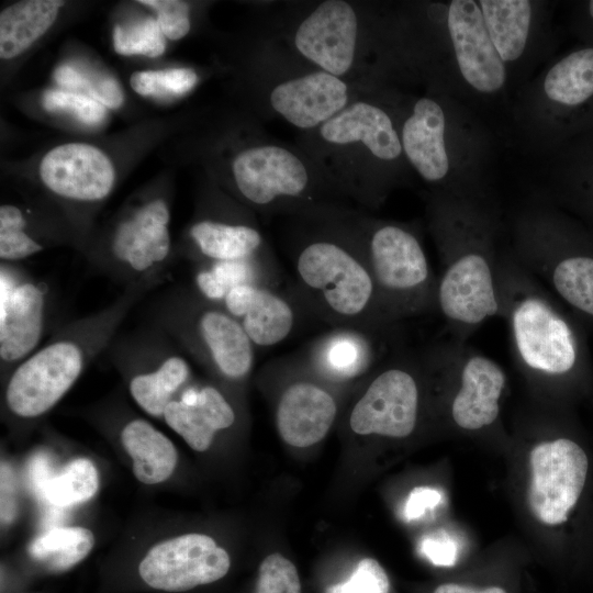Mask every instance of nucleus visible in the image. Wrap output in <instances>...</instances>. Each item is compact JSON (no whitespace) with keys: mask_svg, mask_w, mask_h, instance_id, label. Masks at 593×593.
Segmentation results:
<instances>
[{"mask_svg":"<svg viewBox=\"0 0 593 593\" xmlns=\"http://www.w3.org/2000/svg\"><path fill=\"white\" fill-rule=\"evenodd\" d=\"M262 25L317 68L368 92L429 87L428 2L268 1Z\"/></svg>","mask_w":593,"mask_h":593,"instance_id":"nucleus-1","label":"nucleus"},{"mask_svg":"<svg viewBox=\"0 0 593 593\" xmlns=\"http://www.w3.org/2000/svg\"><path fill=\"white\" fill-rule=\"evenodd\" d=\"M427 227L440 259L437 311L452 339L466 343L484 322L503 317L497 222L484 199L428 191Z\"/></svg>","mask_w":593,"mask_h":593,"instance_id":"nucleus-2","label":"nucleus"},{"mask_svg":"<svg viewBox=\"0 0 593 593\" xmlns=\"http://www.w3.org/2000/svg\"><path fill=\"white\" fill-rule=\"evenodd\" d=\"M353 208L338 205L295 220L292 261L300 304L334 326L392 333L353 222Z\"/></svg>","mask_w":593,"mask_h":593,"instance_id":"nucleus-3","label":"nucleus"},{"mask_svg":"<svg viewBox=\"0 0 593 593\" xmlns=\"http://www.w3.org/2000/svg\"><path fill=\"white\" fill-rule=\"evenodd\" d=\"M396 92L362 96L295 139L343 198L362 209H380L412 179L396 126Z\"/></svg>","mask_w":593,"mask_h":593,"instance_id":"nucleus-4","label":"nucleus"},{"mask_svg":"<svg viewBox=\"0 0 593 593\" xmlns=\"http://www.w3.org/2000/svg\"><path fill=\"white\" fill-rule=\"evenodd\" d=\"M393 107L405 159L429 191L484 199L485 137L454 96L439 87L399 91Z\"/></svg>","mask_w":593,"mask_h":593,"instance_id":"nucleus-5","label":"nucleus"},{"mask_svg":"<svg viewBox=\"0 0 593 593\" xmlns=\"http://www.w3.org/2000/svg\"><path fill=\"white\" fill-rule=\"evenodd\" d=\"M153 284H133L107 306L59 327L5 379L3 403L11 417L30 422L48 413L87 367L105 353L125 317Z\"/></svg>","mask_w":593,"mask_h":593,"instance_id":"nucleus-6","label":"nucleus"},{"mask_svg":"<svg viewBox=\"0 0 593 593\" xmlns=\"http://www.w3.org/2000/svg\"><path fill=\"white\" fill-rule=\"evenodd\" d=\"M243 75L258 119L315 130L368 92L307 61L264 25Z\"/></svg>","mask_w":593,"mask_h":593,"instance_id":"nucleus-7","label":"nucleus"},{"mask_svg":"<svg viewBox=\"0 0 593 593\" xmlns=\"http://www.w3.org/2000/svg\"><path fill=\"white\" fill-rule=\"evenodd\" d=\"M353 222L389 322L437 311V277L416 228L354 209Z\"/></svg>","mask_w":593,"mask_h":593,"instance_id":"nucleus-8","label":"nucleus"},{"mask_svg":"<svg viewBox=\"0 0 593 593\" xmlns=\"http://www.w3.org/2000/svg\"><path fill=\"white\" fill-rule=\"evenodd\" d=\"M152 315L154 326L217 380L238 385L250 376L255 345L237 320L194 288L165 292Z\"/></svg>","mask_w":593,"mask_h":593,"instance_id":"nucleus-9","label":"nucleus"},{"mask_svg":"<svg viewBox=\"0 0 593 593\" xmlns=\"http://www.w3.org/2000/svg\"><path fill=\"white\" fill-rule=\"evenodd\" d=\"M499 281L503 317L521 367L539 377L569 373L578 361L577 340L569 323L513 256L501 258Z\"/></svg>","mask_w":593,"mask_h":593,"instance_id":"nucleus-10","label":"nucleus"},{"mask_svg":"<svg viewBox=\"0 0 593 593\" xmlns=\"http://www.w3.org/2000/svg\"><path fill=\"white\" fill-rule=\"evenodd\" d=\"M170 210L163 198H152L121 216L107 240L90 250L92 269L126 288L161 286L172 260Z\"/></svg>","mask_w":593,"mask_h":593,"instance_id":"nucleus-11","label":"nucleus"},{"mask_svg":"<svg viewBox=\"0 0 593 593\" xmlns=\"http://www.w3.org/2000/svg\"><path fill=\"white\" fill-rule=\"evenodd\" d=\"M593 101V46L553 61L523 91L515 109L523 137L539 149L562 138L569 120Z\"/></svg>","mask_w":593,"mask_h":593,"instance_id":"nucleus-12","label":"nucleus"},{"mask_svg":"<svg viewBox=\"0 0 593 593\" xmlns=\"http://www.w3.org/2000/svg\"><path fill=\"white\" fill-rule=\"evenodd\" d=\"M125 377L134 402L163 417L166 406L193 380L188 356L156 326L116 335L105 351Z\"/></svg>","mask_w":593,"mask_h":593,"instance_id":"nucleus-13","label":"nucleus"},{"mask_svg":"<svg viewBox=\"0 0 593 593\" xmlns=\"http://www.w3.org/2000/svg\"><path fill=\"white\" fill-rule=\"evenodd\" d=\"M436 13L449 91L454 70L459 81L478 94L503 91L510 74L490 38L478 2H436Z\"/></svg>","mask_w":593,"mask_h":593,"instance_id":"nucleus-14","label":"nucleus"},{"mask_svg":"<svg viewBox=\"0 0 593 593\" xmlns=\"http://www.w3.org/2000/svg\"><path fill=\"white\" fill-rule=\"evenodd\" d=\"M49 286L18 264H0V367L4 379L33 354L49 325Z\"/></svg>","mask_w":593,"mask_h":593,"instance_id":"nucleus-15","label":"nucleus"},{"mask_svg":"<svg viewBox=\"0 0 593 593\" xmlns=\"http://www.w3.org/2000/svg\"><path fill=\"white\" fill-rule=\"evenodd\" d=\"M411 357L381 367L354 403L349 429L360 436L379 435L391 438L410 436L416 427L421 405V385ZM419 361V360H418Z\"/></svg>","mask_w":593,"mask_h":593,"instance_id":"nucleus-16","label":"nucleus"},{"mask_svg":"<svg viewBox=\"0 0 593 593\" xmlns=\"http://www.w3.org/2000/svg\"><path fill=\"white\" fill-rule=\"evenodd\" d=\"M529 466L532 514L547 525L566 522L585 483L589 463L584 450L567 438L544 441L530 450Z\"/></svg>","mask_w":593,"mask_h":593,"instance_id":"nucleus-17","label":"nucleus"},{"mask_svg":"<svg viewBox=\"0 0 593 593\" xmlns=\"http://www.w3.org/2000/svg\"><path fill=\"white\" fill-rule=\"evenodd\" d=\"M432 347L456 380L450 403L454 423L468 430L492 425L506 385L502 367L463 342L452 339Z\"/></svg>","mask_w":593,"mask_h":593,"instance_id":"nucleus-18","label":"nucleus"},{"mask_svg":"<svg viewBox=\"0 0 593 593\" xmlns=\"http://www.w3.org/2000/svg\"><path fill=\"white\" fill-rule=\"evenodd\" d=\"M231 558L204 534L190 533L154 545L138 564V574L149 588L184 592L226 575Z\"/></svg>","mask_w":593,"mask_h":593,"instance_id":"nucleus-19","label":"nucleus"},{"mask_svg":"<svg viewBox=\"0 0 593 593\" xmlns=\"http://www.w3.org/2000/svg\"><path fill=\"white\" fill-rule=\"evenodd\" d=\"M287 359L292 376L277 400L276 426L288 445L310 447L327 435L336 419L334 385L313 374L295 356Z\"/></svg>","mask_w":593,"mask_h":593,"instance_id":"nucleus-20","label":"nucleus"},{"mask_svg":"<svg viewBox=\"0 0 593 593\" xmlns=\"http://www.w3.org/2000/svg\"><path fill=\"white\" fill-rule=\"evenodd\" d=\"M391 334L334 326L295 357L317 378L342 387L370 373L383 359L384 343Z\"/></svg>","mask_w":593,"mask_h":593,"instance_id":"nucleus-21","label":"nucleus"},{"mask_svg":"<svg viewBox=\"0 0 593 593\" xmlns=\"http://www.w3.org/2000/svg\"><path fill=\"white\" fill-rule=\"evenodd\" d=\"M40 177L54 195L70 203L93 205L110 194L115 172L99 148L68 143L54 147L43 157Z\"/></svg>","mask_w":593,"mask_h":593,"instance_id":"nucleus-22","label":"nucleus"},{"mask_svg":"<svg viewBox=\"0 0 593 593\" xmlns=\"http://www.w3.org/2000/svg\"><path fill=\"white\" fill-rule=\"evenodd\" d=\"M187 238L186 254L194 267L226 262L278 265L250 209L237 219L200 216L189 226Z\"/></svg>","mask_w":593,"mask_h":593,"instance_id":"nucleus-23","label":"nucleus"},{"mask_svg":"<svg viewBox=\"0 0 593 593\" xmlns=\"http://www.w3.org/2000/svg\"><path fill=\"white\" fill-rule=\"evenodd\" d=\"M239 322L256 348L273 347L287 339L302 306L278 287L243 281L228 287L216 303Z\"/></svg>","mask_w":593,"mask_h":593,"instance_id":"nucleus-24","label":"nucleus"},{"mask_svg":"<svg viewBox=\"0 0 593 593\" xmlns=\"http://www.w3.org/2000/svg\"><path fill=\"white\" fill-rule=\"evenodd\" d=\"M163 418L190 448L203 452L219 433L235 426L237 411L220 385L191 382L166 406Z\"/></svg>","mask_w":593,"mask_h":593,"instance_id":"nucleus-25","label":"nucleus"},{"mask_svg":"<svg viewBox=\"0 0 593 593\" xmlns=\"http://www.w3.org/2000/svg\"><path fill=\"white\" fill-rule=\"evenodd\" d=\"M490 38L508 74L544 36V4L530 0H478Z\"/></svg>","mask_w":593,"mask_h":593,"instance_id":"nucleus-26","label":"nucleus"},{"mask_svg":"<svg viewBox=\"0 0 593 593\" xmlns=\"http://www.w3.org/2000/svg\"><path fill=\"white\" fill-rule=\"evenodd\" d=\"M122 447L132 459L135 478L144 484H158L174 473L178 452L172 441L149 422L125 419L119 432Z\"/></svg>","mask_w":593,"mask_h":593,"instance_id":"nucleus-27","label":"nucleus"},{"mask_svg":"<svg viewBox=\"0 0 593 593\" xmlns=\"http://www.w3.org/2000/svg\"><path fill=\"white\" fill-rule=\"evenodd\" d=\"M64 1L25 0L7 7L0 14V56L16 57L53 25Z\"/></svg>","mask_w":593,"mask_h":593,"instance_id":"nucleus-28","label":"nucleus"},{"mask_svg":"<svg viewBox=\"0 0 593 593\" xmlns=\"http://www.w3.org/2000/svg\"><path fill=\"white\" fill-rule=\"evenodd\" d=\"M94 545L93 533L85 527H57L38 536L30 556L53 572H63L82 561Z\"/></svg>","mask_w":593,"mask_h":593,"instance_id":"nucleus-29","label":"nucleus"},{"mask_svg":"<svg viewBox=\"0 0 593 593\" xmlns=\"http://www.w3.org/2000/svg\"><path fill=\"white\" fill-rule=\"evenodd\" d=\"M278 265L261 262H226L195 266L194 289L205 299L217 303L225 290L238 282L255 281L279 287Z\"/></svg>","mask_w":593,"mask_h":593,"instance_id":"nucleus-30","label":"nucleus"},{"mask_svg":"<svg viewBox=\"0 0 593 593\" xmlns=\"http://www.w3.org/2000/svg\"><path fill=\"white\" fill-rule=\"evenodd\" d=\"M98 489L99 473L94 463L87 458H77L48 481L45 496L52 504L64 507L90 500Z\"/></svg>","mask_w":593,"mask_h":593,"instance_id":"nucleus-31","label":"nucleus"},{"mask_svg":"<svg viewBox=\"0 0 593 593\" xmlns=\"http://www.w3.org/2000/svg\"><path fill=\"white\" fill-rule=\"evenodd\" d=\"M55 80L64 90L87 96L107 109H118L124 102V93L114 78L80 65L59 66L55 71Z\"/></svg>","mask_w":593,"mask_h":593,"instance_id":"nucleus-32","label":"nucleus"},{"mask_svg":"<svg viewBox=\"0 0 593 593\" xmlns=\"http://www.w3.org/2000/svg\"><path fill=\"white\" fill-rule=\"evenodd\" d=\"M199 81L189 67L136 71L131 76L132 89L144 97H180L191 91Z\"/></svg>","mask_w":593,"mask_h":593,"instance_id":"nucleus-33","label":"nucleus"},{"mask_svg":"<svg viewBox=\"0 0 593 593\" xmlns=\"http://www.w3.org/2000/svg\"><path fill=\"white\" fill-rule=\"evenodd\" d=\"M113 44L121 55L158 57L165 52V36L156 19L146 18L132 25H116Z\"/></svg>","mask_w":593,"mask_h":593,"instance_id":"nucleus-34","label":"nucleus"},{"mask_svg":"<svg viewBox=\"0 0 593 593\" xmlns=\"http://www.w3.org/2000/svg\"><path fill=\"white\" fill-rule=\"evenodd\" d=\"M43 105L47 111L67 112L88 125H97L107 118V108L81 93L52 89L43 94Z\"/></svg>","mask_w":593,"mask_h":593,"instance_id":"nucleus-35","label":"nucleus"},{"mask_svg":"<svg viewBox=\"0 0 593 593\" xmlns=\"http://www.w3.org/2000/svg\"><path fill=\"white\" fill-rule=\"evenodd\" d=\"M256 593H301L295 566L280 553L267 556L259 567Z\"/></svg>","mask_w":593,"mask_h":593,"instance_id":"nucleus-36","label":"nucleus"},{"mask_svg":"<svg viewBox=\"0 0 593 593\" xmlns=\"http://www.w3.org/2000/svg\"><path fill=\"white\" fill-rule=\"evenodd\" d=\"M389 588V578L380 563L365 558L346 582L331 586L327 593H388Z\"/></svg>","mask_w":593,"mask_h":593,"instance_id":"nucleus-37","label":"nucleus"},{"mask_svg":"<svg viewBox=\"0 0 593 593\" xmlns=\"http://www.w3.org/2000/svg\"><path fill=\"white\" fill-rule=\"evenodd\" d=\"M138 2L156 11V20L165 37L176 41L189 33L191 19L188 2L180 0H143Z\"/></svg>","mask_w":593,"mask_h":593,"instance_id":"nucleus-38","label":"nucleus"},{"mask_svg":"<svg viewBox=\"0 0 593 593\" xmlns=\"http://www.w3.org/2000/svg\"><path fill=\"white\" fill-rule=\"evenodd\" d=\"M421 553L436 566L451 567L457 560V545L446 534L426 536L419 544Z\"/></svg>","mask_w":593,"mask_h":593,"instance_id":"nucleus-39","label":"nucleus"},{"mask_svg":"<svg viewBox=\"0 0 593 593\" xmlns=\"http://www.w3.org/2000/svg\"><path fill=\"white\" fill-rule=\"evenodd\" d=\"M441 502L438 490L429 486L414 488L404 504L403 515L406 521L422 517L427 510H433Z\"/></svg>","mask_w":593,"mask_h":593,"instance_id":"nucleus-40","label":"nucleus"},{"mask_svg":"<svg viewBox=\"0 0 593 593\" xmlns=\"http://www.w3.org/2000/svg\"><path fill=\"white\" fill-rule=\"evenodd\" d=\"M434 593H506L502 588L491 586L483 590H475L469 586L446 583L437 586Z\"/></svg>","mask_w":593,"mask_h":593,"instance_id":"nucleus-41","label":"nucleus"},{"mask_svg":"<svg viewBox=\"0 0 593 593\" xmlns=\"http://www.w3.org/2000/svg\"><path fill=\"white\" fill-rule=\"evenodd\" d=\"M588 14L593 20V0L586 3Z\"/></svg>","mask_w":593,"mask_h":593,"instance_id":"nucleus-42","label":"nucleus"}]
</instances>
